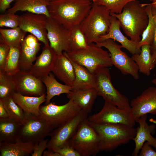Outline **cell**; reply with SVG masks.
Instances as JSON below:
<instances>
[{
	"mask_svg": "<svg viewBox=\"0 0 156 156\" xmlns=\"http://www.w3.org/2000/svg\"><path fill=\"white\" fill-rule=\"evenodd\" d=\"M151 4L156 10V1L154 2H152Z\"/></svg>",
	"mask_w": 156,
	"mask_h": 156,
	"instance_id": "cell-47",
	"label": "cell"
},
{
	"mask_svg": "<svg viewBox=\"0 0 156 156\" xmlns=\"http://www.w3.org/2000/svg\"><path fill=\"white\" fill-rule=\"evenodd\" d=\"M140 151L139 156H156V152L147 142L144 143Z\"/></svg>",
	"mask_w": 156,
	"mask_h": 156,
	"instance_id": "cell-41",
	"label": "cell"
},
{
	"mask_svg": "<svg viewBox=\"0 0 156 156\" xmlns=\"http://www.w3.org/2000/svg\"><path fill=\"white\" fill-rule=\"evenodd\" d=\"M35 36L29 34L25 37L21 43L20 70L29 71L36 61L41 44Z\"/></svg>",
	"mask_w": 156,
	"mask_h": 156,
	"instance_id": "cell-19",
	"label": "cell"
},
{
	"mask_svg": "<svg viewBox=\"0 0 156 156\" xmlns=\"http://www.w3.org/2000/svg\"><path fill=\"white\" fill-rule=\"evenodd\" d=\"M12 75L15 85V92L24 95L34 96L46 93V89L42 79L29 71L20 70Z\"/></svg>",
	"mask_w": 156,
	"mask_h": 156,
	"instance_id": "cell-13",
	"label": "cell"
},
{
	"mask_svg": "<svg viewBox=\"0 0 156 156\" xmlns=\"http://www.w3.org/2000/svg\"><path fill=\"white\" fill-rule=\"evenodd\" d=\"M81 109L71 99L62 105L51 102L40 106V117L54 129L75 116Z\"/></svg>",
	"mask_w": 156,
	"mask_h": 156,
	"instance_id": "cell-8",
	"label": "cell"
},
{
	"mask_svg": "<svg viewBox=\"0 0 156 156\" xmlns=\"http://www.w3.org/2000/svg\"><path fill=\"white\" fill-rule=\"evenodd\" d=\"M146 6L145 3H140L139 0H135L127 3L121 13H110L111 16L118 20L124 33L133 41H140V36L148 24Z\"/></svg>",
	"mask_w": 156,
	"mask_h": 156,
	"instance_id": "cell-2",
	"label": "cell"
},
{
	"mask_svg": "<svg viewBox=\"0 0 156 156\" xmlns=\"http://www.w3.org/2000/svg\"><path fill=\"white\" fill-rule=\"evenodd\" d=\"M10 47L0 39V71L5 72Z\"/></svg>",
	"mask_w": 156,
	"mask_h": 156,
	"instance_id": "cell-38",
	"label": "cell"
},
{
	"mask_svg": "<svg viewBox=\"0 0 156 156\" xmlns=\"http://www.w3.org/2000/svg\"><path fill=\"white\" fill-rule=\"evenodd\" d=\"M135 0H97L95 3L103 5L111 13L119 14L128 3Z\"/></svg>",
	"mask_w": 156,
	"mask_h": 156,
	"instance_id": "cell-36",
	"label": "cell"
},
{
	"mask_svg": "<svg viewBox=\"0 0 156 156\" xmlns=\"http://www.w3.org/2000/svg\"><path fill=\"white\" fill-rule=\"evenodd\" d=\"M12 6L8 9L6 12L15 13L26 11L36 14H42L50 17L48 6V0H14Z\"/></svg>",
	"mask_w": 156,
	"mask_h": 156,
	"instance_id": "cell-22",
	"label": "cell"
},
{
	"mask_svg": "<svg viewBox=\"0 0 156 156\" xmlns=\"http://www.w3.org/2000/svg\"><path fill=\"white\" fill-rule=\"evenodd\" d=\"M130 105L135 120L148 114L156 115V87H149L144 90L131 101Z\"/></svg>",
	"mask_w": 156,
	"mask_h": 156,
	"instance_id": "cell-16",
	"label": "cell"
},
{
	"mask_svg": "<svg viewBox=\"0 0 156 156\" xmlns=\"http://www.w3.org/2000/svg\"><path fill=\"white\" fill-rule=\"evenodd\" d=\"M100 47L107 49L110 53L113 66L118 68L124 75H130L135 79L139 78L138 66L132 57L122 51L121 45L114 40L109 39L96 43Z\"/></svg>",
	"mask_w": 156,
	"mask_h": 156,
	"instance_id": "cell-9",
	"label": "cell"
},
{
	"mask_svg": "<svg viewBox=\"0 0 156 156\" xmlns=\"http://www.w3.org/2000/svg\"><path fill=\"white\" fill-rule=\"evenodd\" d=\"M98 135L87 118L79 125L69 141L81 156L95 155L98 153Z\"/></svg>",
	"mask_w": 156,
	"mask_h": 156,
	"instance_id": "cell-6",
	"label": "cell"
},
{
	"mask_svg": "<svg viewBox=\"0 0 156 156\" xmlns=\"http://www.w3.org/2000/svg\"><path fill=\"white\" fill-rule=\"evenodd\" d=\"M35 144L18 138L14 143L0 142V156H28L33 152Z\"/></svg>",
	"mask_w": 156,
	"mask_h": 156,
	"instance_id": "cell-24",
	"label": "cell"
},
{
	"mask_svg": "<svg viewBox=\"0 0 156 156\" xmlns=\"http://www.w3.org/2000/svg\"><path fill=\"white\" fill-rule=\"evenodd\" d=\"M154 65L155 66V65H156V58L155 60V61L154 62Z\"/></svg>",
	"mask_w": 156,
	"mask_h": 156,
	"instance_id": "cell-49",
	"label": "cell"
},
{
	"mask_svg": "<svg viewBox=\"0 0 156 156\" xmlns=\"http://www.w3.org/2000/svg\"><path fill=\"white\" fill-rule=\"evenodd\" d=\"M15 85L12 75L0 71V99L10 96L15 91Z\"/></svg>",
	"mask_w": 156,
	"mask_h": 156,
	"instance_id": "cell-34",
	"label": "cell"
},
{
	"mask_svg": "<svg viewBox=\"0 0 156 156\" xmlns=\"http://www.w3.org/2000/svg\"><path fill=\"white\" fill-rule=\"evenodd\" d=\"M9 117L2 100L0 99V118H5Z\"/></svg>",
	"mask_w": 156,
	"mask_h": 156,
	"instance_id": "cell-44",
	"label": "cell"
},
{
	"mask_svg": "<svg viewBox=\"0 0 156 156\" xmlns=\"http://www.w3.org/2000/svg\"><path fill=\"white\" fill-rule=\"evenodd\" d=\"M46 29L49 45L57 55L70 51V30L50 17L47 18Z\"/></svg>",
	"mask_w": 156,
	"mask_h": 156,
	"instance_id": "cell-15",
	"label": "cell"
},
{
	"mask_svg": "<svg viewBox=\"0 0 156 156\" xmlns=\"http://www.w3.org/2000/svg\"><path fill=\"white\" fill-rule=\"evenodd\" d=\"M21 124L10 117L0 118V142H16L19 138Z\"/></svg>",
	"mask_w": 156,
	"mask_h": 156,
	"instance_id": "cell-28",
	"label": "cell"
},
{
	"mask_svg": "<svg viewBox=\"0 0 156 156\" xmlns=\"http://www.w3.org/2000/svg\"><path fill=\"white\" fill-rule=\"evenodd\" d=\"M48 0L49 1H51L52 0Z\"/></svg>",
	"mask_w": 156,
	"mask_h": 156,
	"instance_id": "cell-52",
	"label": "cell"
},
{
	"mask_svg": "<svg viewBox=\"0 0 156 156\" xmlns=\"http://www.w3.org/2000/svg\"><path fill=\"white\" fill-rule=\"evenodd\" d=\"M20 16L15 13L6 12L0 15V27L14 28L19 27Z\"/></svg>",
	"mask_w": 156,
	"mask_h": 156,
	"instance_id": "cell-37",
	"label": "cell"
},
{
	"mask_svg": "<svg viewBox=\"0 0 156 156\" xmlns=\"http://www.w3.org/2000/svg\"><path fill=\"white\" fill-rule=\"evenodd\" d=\"M145 10L148 17V24L142 35V38L139 42L141 47L144 44L151 46V44L155 29V24L152 11V5L151 3H146Z\"/></svg>",
	"mask_w": 156,
	"mask_h": 156,
	"instance_id": "cell-31",
	"label": "cell"
},
{
	"mask_svg": "<svg viewBox=\"0 0 156 156\" xmlns=\"http://www.w3.org/2000/svg\"><path fill=\"white\" fill-rule=\"evenodd\" d=\"M27 32L19 27L11 29H0V39L10 47L21 44Z\"/></svg>",
	"mask_w": 156,
	"mask_h": 156,
	"instance_id": "cell-30",
	"label": "cell"
},
{
	"mask_svg": "<svg viewBox=\"0 0 156 156\" xmlns=\"http://www.w3.org/2000/svg\"><path fill=\"white\" fill-rule=\"evenodd\" d=\"M95 75L94 88L98 95L102 97L105 101L120 109H131L128 99L117 90L113 85L108 68L101 69L95 74Z\"/></svg>",
	"mask_w": 156,
	"mask_h": 156,
	"instance_id": "cell-7",
	"label": "cell"
},
{
	"mask_svg": "<svg viewBox=\"0 0 156 156\" xmlns=\"http://www.w3.org/2000/svg\"><path fill=\"white\" fill-rule=\"evenodd\" d=\"M14 0H0V11L5 12L9 8L11 3Z\"/></svg>",
	"mask_w": 156,
	"mask_h": 156,
	"instance_id": "cell-43",
	"label": "cell"
},
{
	"mask_svg": "<svg viewBox=\"0 0 156 156\" xmlns=\"http://www.w3.org/2000/svg\"><path fill=\"white\" fill-rule=\"evenodd\" d=\"M88 114L81 109L77 114L51 132L48 150L55 151L68 143L80 123L88 117Z\"/></svg>",
	"mask_w": 156,
	"mask_h": 156,
	"instance_id": "cell-10",
	"label": "cell"
},
{
	"mask_svg": "<svg viewBox=\"0 0 156 156\" xmlns=\"http://www.w3.org/2000/svg\"><path fill=\"white\" fill-rule=\"evenodd\" d=\"M105 7L93 2L89 13L79 26L88 44L97 43L101 36L107 34L112 16Z\"/></svg>",
	"mask_w": 156,
	"mask_h": 156,
	"instance_id": "cell-4",
	"label": "cell"
},
{
	"mask_svg": "<svg viewBox=\"0 0 156 156\" xmlns=\"http://www.w3.org/2000/svg\"><path fill=\"white\" fill-rule=\"evenodd\" d=\"M21 44L10 47L5 72L13 75L20 70Z\"/></svg>",
	"mask_w": 156,
	"mask_h": 156,
	"instance_id": "cell-32",
	"label": "cell"
},
{
	"mask_svg": "<svg viewBox=\"0 0 156 156\" xmlns=\"http://www.w3.org/2000/svg\"><path fill=\"white\" fill-rule=\"evenodd\" d=\"M42 155L43 156H61L57 152L48 150L44 151Z\"/></svg>",
	"mask_w": 156,
	"mask_h": 156,
	"instance_id": "cell-45",
	"label": "cell"
},
{
	"mask_svg": "<svg viewBox=\"0 0 156 156\" xmlns=\"http://www.w3.org/2000/svg\"><path fill=\"white\" fill-rule=\"evenodd\" d=\"M98 94L94 88L84 90H72L67 94L69 99L72 100L81 109L88 114L92 110Z\"/></svg>",
	"mask_w": 156,
	"mask_h": 156,
	"instance_id": "cell-25",
	"label": "cell"
},
{
	"mask_svg": "<svg viewBox=\"0 0 156 156\" xmlns=\"http://www.w3.org/2000/svg\"><path fill=\"white\" fill-rule=\"evenodd\" d=\"M63 53L72 61L94 74L103 68L113 66L110 54L94 43L88 44L85 49Z\"/></svg>",
	"mask_w": 156,
	"mask_h": 156,
	"instance_id": "cell-5",
	"label": "cell"
},
{
	"mask_svg": "<svg viewBox=\"0 0 156 156\" xmlns=\"http://www.w3.org/2000/svg\"><path fill=\"white\" fill-rule=\"evenodd\" d=\"M93 2L95 3L97 0H91Z\"/></svg>",
	"mask_w": 156,
	"mask_h": 156,
	"instance_id": "cell-50",
	"label": "cell"
},
{
	"mask_svg": "<svg viewBox=\"0 0 156 156\" xmlns=\"http://www.w3.org/2000/svg\"><path fill=\"white\" fill-rule=\"evenodd\" d=\"M46 94L39 96H30L14 92L11 96L14 101L25 113L40 117V105L46 101Z\"/></svg>",
	"mask_w": 156,
	"mask_h": 156,
	"instance_id": "cell-23",
	"label": "cell"
},
{
	"mask_svg": "<svg viewBox=\"0 0 156 156\" xmlns=\"http://www.w3.org/2000/svg\"><path fill=\"white\" fill-rule=\"evenodd\" d=\"M57 54L49 44L44 45L42 52L32 65L30 72L42 79L52 71Z\"/></svg>",
	"mask_w": 156,
	"mask_h": 156,
	"instance_id": "cell-20",
	"label": "cell"
},
{
	"mask_svg": "<svg viewBox=\"0 0 156 156\" xmlns=\"http://www.w3.org/2000/svg\"><path fill=\"white\" fill-rule=\"evenodd\" d=\"M24 119L21 123L18 137L24 142L34 144L49 136L53 129L40 117L25 112Z\"/></svg>",
	"mask_w": 156,
	"mask_h": 156,
	"instance_id": "cell-11",
	"label": "cell"
},
{
	"mask_svg": "<svg viewBox=\"0 0 156 156\" xmlns=\"http://www.w3.org/2000/svg\"><path fill=\"white\" fill-rule=\"evenodd\" d=\"M70 30V51L85 49L88 47V44L85 36L79 25Z\"/></svg>",
	"mask_w": 156,
	"mask_h": 156,
	"instance_id": "cell-33",
	"label": "cell"
},
{
	"mask_svg": "<svg viewBox=\"0 0 156 156\" xmlns=\"http://www.w3.org/2000/svg\"><path fill=\"white\" fill-rule=\"evenodd\" d=\"M147 118V114H145L135 120L139 126L136 128L135 135L133 139L135 142V147L131 154L132 156H138L142 146L146 142H148L156 149V138L151 135L155 132L156 125L154 124L148 125L146 122Z\"/></svg>",
	"mask_w": 156,
	"mask_h": 156,
	"instance_id": "cell-18",
	"label": "cell"
},
{
	"mask_svg": "<svg viewBox=\"0 0 156 156\" xmlns=\"http://www.w3.org/2000/svg\"><path fill=\"white\" fill-rule=\"evenodd\" d=\"M149 121L151 122H152L155 124H156V120H155L153 118H151L149 120Z\"/></svg>",
	"mask_w": 156,
	"mask_h": 156,
	"instance_id": "cell-46",
	"label": "cell"
},
{
	"mask_svg": "<svg viewBox=\"0 0 156 156\" xmlns=\"http://www.w3.org/2000/svg\"><path fill=\"white\" fill-rule=\"evenodd\" d=\"M152 11L155 24V29L154 36L152 43L150 46L151 53L154 64L156 58V10L152 6Z\"/></svg>",
	"mask_w": 156,
	"mask_h": 156,
	"instance_id": "cell-42",
	"label": "cell"
},
{
	"mask_svg": "<svg viewBox=\"0 0 156 156\" xmlns=\"http://www.w3.org/2000/svg\"><path fill=\"white\" fill-rule=\"evenodd\" d=\"M91 0H52L48 6L50 17L69 30L79 25L88 14Z\"/></svg>",
	"mask_w": 156,
	"mask_h": 156,
	"instance_id": "cell-1",
	"label": "cell"
},
{
	"mask_svg": "<svg viewBox=\"0 0 156 156\" xmlns=\"http://www.w3.org/2000/svg\"><path fill=\"white\" fill-rule=\"evenodd\" d=\"M52 72L64 84L72 86L75 79L74 68L70 60L63 53L57 55Z\"/></svg>",
	"mask_w": 156,
	"mask_h": 156,
	"instance_id": "cell-21",
	"label": "cell"
},
{
	"mask_svg": "<svg viewBox=\"0 0 156 156\" xmlns=\"http://www.w3.org/2000/svg\"><path fill=\"white\" fill-rule=\"evenodd\" d=\"M120 27L118 20L116 17L112 16L108 32L107 34L101 36L97 43L108 39H112L120 43L123 48L126 49L132 55L139 54L141 52V47L139 42L128 39L122 33Z\"/></svg>",
	"mask_w": 156,
	"mask_h": 156,
	"instance_id": "cell-17",
	"label": "cell"
},
{
	"mask_svg": "<svg viewBox=\"0 0 156 156\" xmlns=\"http://www.w3.org/2000/svg\"><path fill=\"white\" fill-rule=\"evenodd\" d=\"M2 100L10 118L21 123L25 118V113L22 109L10 96Z\"/></svg>",
	"mask_w": 156,
	"mask_h": 156,
	"instance_id": "cell-35",
	"label": "cell"
},
{
	"mask_svg": "<svg viewBox=\"0 0 156 156\" xmlns=\"http://www.w3.org/2000/svg\"><path fill=\"white\" fill-rule=\"evenodd\" d=\"M139 54L132 55L131 57L137 64L139 72L149 76L151 71L154 68V65L150 50V45L144 44L141 46Z\"/></svg>",
	"mask_w": 156,
	"mask_h": 156,
	"instance_id": "cell-29",
	"label": "cell"
},
{
	"mask_svg": "<svg viewBox=\"0 0 156 156\" xmlns=\"http://www.w3.org/2000/svg\"><path fill=\"white\" fill-rule=\"evenodd\" d=\"M48 139H44L38 143H35L31 156H41L45 149L47 148Z\"/></svg>",
	"mask_w": 156,
	"mask_h": 156,
	"instance_id": "cell-40",
	"label": "cell"
},
{
	"mask_svg": "<svg viewBox=\"0 0 156 156\" xmlns=\"http://www.w3.org/2000/svg\"><path fill=\"white\" fill-rule=\"evenodd\" d=\"M70 60L74 67L75 71V79L71 86L72 90L94 88L95 74L91 73L85 67Z\"/></svg>",
	"mask_w": 156,
	"mask_h": 156,
	"instance_id": "cell-26",
	"label": "cell"
},
{
	"mask_svg": "<svg viewBox=\"0 0 156 156\" xmlns=\"http://www.w3.org/2000/svg\"><path fill=\"white\" fill-rule=\"evenodd\" d=\"M41 79L47 90L45 104L49 103L51 99L54 97L62 94H68L72 90L71 86L58 82L53 74L51 72Z\"/></svg>",
	"mask_w": 156,
	"mask_h": 156,
	"instance_id": "cell-27",
	"label": "cell"
},
{
	"mask_svg": "<svg viewBox=\"0 0 156 156\" xmlns=\"http://www.w3.org/2000/svg\"><path fill=\"white\" fill-rule=\"evenodd\" d=\"M48 17L44 14L27 12L20 16L19 27L35 36L44 45L49 44L46 29Z\"/></svg>",
	"mask_w": 156,
	"mask_h": 156,
	"instance_id": "cell-14",
	"label": "cell"
},
{
	"mask_svg": "<svg viewBox=\"0 0 156 156\" xmlns=\"http://www.w3.org/2000/svg\"><path fill=\"white\" fill-rule=\"evenodd\" d=\"M55 151L59 153L61 156H81L69 142Z\"/></svg>",
	"mask_w": 156,
	"mask_h": 156,
	"instance_id": "cell-39",
	"label": "cell"
},
{
	"mask_svg": "<svg viewBox=\"0 0 156 156\" xmlns=\"http://www.w3.org/2000/svg\"><path fill=\"white\" fill-rule=\"evenodd\" d=\"M152 2H154L156 1V0H150Z\"/></svg>",
	"mask_w": 156,
	"mask_h": 156,
	"instance_id": "cell-51",
	"label": "cell"
},
{
	"mask_svg": "<svg viewBox=\"0 0 156 156\" xmlns=\"http://www.w3.org/2000/svg\"><path fill=\"white\" fill-rule=\"evenodd\" d=\"M152 82L156 86V78L153 79L152 81Z\"/></svg>",
	"mask_w": 156,
	"mask_h": 156,
	"instance_id": "cell-48",
	"label": "cell"
},
{
	"mask_svg": "<svg viewBox=\"0 0 156 156\" xmlns=\"http://www.w3.org/2000/svg\"><path fill=\"white\" fill-rule=\"evenodd\" d=\"M87 119L91 123H120L132 127L136 122L131 109H120L106 101L99 112L88 117Z\"/></svg>",
	"mask_w": 156,
	"mask_h": 156,
	"instance_id": "cell-12",
	"label": "cell"
},
{
	"mask_svg": "<svg viewBox=\"0 0 156 156\" xmlns=\"http://www.w3.org/2000/svg\"><path fill=\"white\" fill-rule=\"evenodd\" d=\"M90 123L99 137L98 153L112 151L118 146L127 144L136 135V129L124 124Z\"/></svg>",
	"mask_w": 156,
	"mask_h": 156,
	"instance_id": "cell-3",
	"label": "cell"
}]
</instances>
